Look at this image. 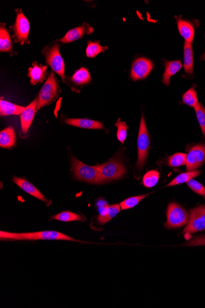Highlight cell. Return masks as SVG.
Instances as JSON below:
<instances>
[{"label": "cell", "instance_id": "obj_1", "mask_svg": "<svg viewBox=\"0 0 205 308\" xmlns=\"http://www.w3.org/2000/svg\"><path fill=\"white\" fill-rule=\"evenodd\" d=\"M1 240H58L74 241L78 242H84L75 240L66 234L56 231H42L34 232H0Z\"/></svg>", "mask_w": 205, "mask_h": 308}, {"label": "cell", "instance_id": "obj_2", "mask_svg": "<svg viewBox=\"0 0 205 308\" xmlns=\"http://www.w3.org/2000/svg\"><path fill=\"white\" fill-rule=\"evenodd\" d=\"M72 171L78 180L92 184H104L107 181L102 178L96 166H90L72 156Z\"/></svg>", "mask_w": 205, "mask_h": 308}, {"label": "cell", "instance_id": "obj_3", "mask_svg": "<svg viewBox=\"0 0 205 308\" xmlns=\"http://www.w3.org/2000/svg\"><path fill=\"white\" fill-rule=\"evenodd\" d=\"M60 90L58 81L51 72L39 93L36 112L42 107L50 106L58 98Z\"/></svg>", "mask_w": 205, "mask_h": 308}, {"label": "cell", "instance_id": "obj_4", "mask_svg": "<svg viewBox=\"0 0 205 308\" xmlns=\"http://www.w3.org/2000/svg\"><path fill=\"white\" fill-rule=\"evenodd\" d=\"M137 144L138 160L136 168L138 170H142L146 162L150 146L149 133H148L144 114H142L141 122H140Z\"/></svg>", "mask_w": 205, "mask_h": 308}, {"label": "cell", "instance_id": "obj_5", "mask_svg": "<svg viewBox=\"0 0 205 308\" xmlns=\"http://www.w3.org/2000/svg\"><path fill=\"white\" fill-rule=\"evenodd\" d=\"M60 44H53L50 46L42 50L46 62L54 72L62 78L63 82H66V77L64 74V63L60 53Z\"/></svg>", "mask_w": 205, "mask_h": 308}, {"label": "cell", "instance_id": "obj_6", "mask_svg": "<svg viewBox=\"0 0 205 308\" xmlns=\"http://www.w3.org/2000/svg\"><path fill=\"white\" fill-rule=\"evenodd\" d=\"M102 178L108 182L118 180L126 175V170L120 159L113 158L104 164L96 165Z\"/></svg>", "mask_w": 205, "mask_h": 308}, {"label": "cell", "instance_id": "obj_7", "mask_svg": "<svg viewBox=\"0 0 205 308\" xmlns=\"http://www.w3.org/2000/svg\"><path fill=\"white\" fill-rule=\"evenodd\" d=\"M167 221L164 226L167 229L178 228L188 223L190 215L184 208L176 203H171L166 212Z\"/></svg>", "mask_w": 205, "mask_h": 308}, {"label": "cell", "instance_id": "obj_8", "mask_svg": "<svg viewBox=\"0 0 205 308\" xmlns=\"http://www.w3.org/2000/svg\"><path fill=\"white\" fill-rule=\"evenodd\" d=\"M16 13L17 17L16 22L10 26V28L14 32L16 42H20L21 45L29 44V21L21 10H16Z\"/></svg>", "mask_w": 205, "mask_h": 308}, {"label": "cell", "instance_id": "obj_9", "mask_svg": "<svg viewBox=\"0 0 205 308\" xmlns=\"http://www.w3.org/2000/svg\"><path fill=\"white\" fill-rule=\"evenodd\" d=\"M205 231V206H198L190 210V219L183 233L194 234Z\"/></svg>", "mask_w": 205, "mask_h": 308}, {"label": "cell", "instance_id": "obj_10", "mask_svg": "<svg viewBox=\"0 0 205 308\" xmlns=\"http://www.w3.org/2000/svg\"><path fill=\"white\" fill-rule=\"evenodd\" d=\"M205 162V144H198L191 147L186 158L188 172L195 170Z\"/></svg>", "mask_w": 205, "mask_h": 308}, {"label": "cell", "instance_id": "obj_11", "mask_svg": "<svg viewBox=\"0 0 205 308\" xmlns=\"http://www.w3.org/2000/svg\"><path fill=\"white\" fill-rule=\"evenodd\" d=\"M152 62L147 58H137L132 64L131 78L134 81L146 78L153 69Z\"/></svg>", "mask_w": 205, "mask_h": 308}, {"label": "cell", "instance_id": "obj_12", "mask_svg": "<svg viewBox=\"0 0 205 308\" xmlns=\"http://www.w3.org/2000/svg\"><path fill=\"white\" fill-rule=\"evenodd\" d=\"M94 32V28L88 24L83 23L82 25L78 28L72 29L67 32L66 36L62 38L60 42L63 44H69L76 40H80L85 34H88Z\"/></svg>", "mask_w": 205, "mask_h": 308}, {"label": "cell", "instance_id": "obj_13", "mask_svg": "<svg viewBox=\"0 0 205 308\" xmlns=\"http://www.w3.org/2000/svg\"><path fill=\"white\" fill-rule=\"evenodd\" d=\"M38 105V99L34 100L26 107L24 112L20 114V122L22 132L26 134L34 119L35 114L36 112Z\"/></svg>", "mask_w": 205, "mask_h": 308}, {"label": "cell", "instance_id": "obj_14", "mask_svg": "<svg viewBox=\"0 0 205 308\" xmlns=\"http://www.w3.org/2000/svg\"><path fill=\"white\" fill-rule=\"evenodd\" d=\"M48 66H42L37 62L32 64V68H30L28 70V76L30 78V82L32 85H36L38 83L42 82L48 76Z\"/></svg>", "mask_w": 205, "mask_h": 308}, {"label": "cell", "instance_id": "obj_15", "mask_svg": "<svg viewBox=\"0 0 205 308\" xmlns=\"http://www.w3.org/2000/svg\"><path fill=\"white\" fill-rule=\"evenodd\" d=\"M12 181L17 184L18 187L26 192V194L33 196L34 197L37 198L42 202H44L48 204V200L44 197L38 189H37L33 184L30 182L26 180L25 178H16L14 176L12 179Z\"/></svg>", "mask_w": 205, "mask_h": 308}, {"label": "cell", "instance_id": "obj_16", "mask_svg": "<svg viewBox=\"0 0 205 308\" xmlns=\"http://www.w3.org/2000/svg\"><path fill=\"white\" fill-rule=\"evenodd\" d=\"M66 124L78 128H88V130H102L104 124L96 120L88 119L66 118Z\"/></svg>", "mask_w": 205, "mask_h": 308}, {"label": "cell", "instance_id": "obj_17", "mask_svg": "<svg viewBox=\"0 0 205 308\" xmlns=\"http://www.w3.org/2000/svg\"><path fill=\"white\" fill-rule=\"evenodd\" d=\"M177 26L180 34L185 40V42L192 44L195 36V29L192 24L182 18H178Z\"/></svg>", "mask_w": 205, "mask_h": 308}, {"label": "cell", "instance_id": "obj_18", "mask_svg": "<svg viewBox=\"0 0 205 308\" xmlns=\"http://www.w3.org/2000/svg\"><path fill=\"white\" fill-rule=\"evenodd\" d=\"M164 70L163 78L162 81L164 84L169 86L170 84L171 77L174 76L182 69V65L180 60H166L164 62Z\"/></svg>", "mask_w": 205, "mask_h": 308}, {"label": "cell", "instance_id": "obj_19", "mask_svg": "<svg viewBox=\"0 0 205 308\" xmlns=\"http://www.w3.org/2000/svg\"><path fill=\"white\" fill-rule=\"evenodd\" d=\"M16 142V136L14 128L8 127L0 132V146L2 148H12Z\"/></svg>", "mask_w": 205, "mask_h": 308}, {"label": "cell", "instance_id": "obj_20", "mask_svg": "<svg viewBox=\"0 0 205 308\" xmlns=\"http://www.w3.org/2000/svg\"><path fill=\"white\" fill-rule=\"evenodd\" d=\"M184 66L185 73L188 76H192L194 74V54L192 44L184 42Z\"/></svg>", "mask_w": 205, "mask_h": 308}, {"label": "cell", "instance_id": "obj_21", "mask_svg": "<svg viewBox=\"0 0 205 308\" xmlns=\"http://www.w3.org/2000/svg\"><path fill=\"white\" fill-rule=\"evenodd\" d=\"M25 109V107L15 105L6 100L0 101V114L2 116L21 114Z\"/></svg>", "mask_w": 205, "mask_h": 308}, {"label": "cell", "instance_id": "obj_22", "mask_svg": "<svg viewBox=\"0 0 205 308\" xmlns=\"http://www.w3.org/2000/svg\"><path fill=\"white\" fill-rule=\"evenodd\" d=\"M0 50L1 52H13V45L10 38V32L4 24H1L0 28Z\"/></svg>", "mask_w": 205, "mask_h": 308}, {"label": "cell", "instance_id": "obj_23", "mask_svg": "<svg viewBox=\"0 0 205 308\" xmlns=\"http://www.w3.org/2000/svg\"><path fill=\"white\" fill-rule=\"evenodd\" d=\"M70 80L75 85L82 86L90 82L91 76L88 70L82 68L76 72Z\"/></svg>", "mask_w": 205, "mask_h": 308}, {"label": "cell", "instance_id": "obj_24", "mask_svg": "<svg viewBox=\"0 0 205 308\" xmlns=\"http://www.w3.org/2000/svg\"><path fill=\"white\" fill-rule=\"evenodd\" d=\"M52 218L63 222H71L74 221L84 222L86 220L84 216L80 214L72 212L70 211H64L53 216Z\"/></svg>", "mask_w": 205, "mask_h": 308}, {"label": "cell", "instance_id": "obj_25", "mask_svg": "<svg viewBox=\"0 0 205 308\" xmlns=\"http://www.w3.org/2000/svg\"><path fill=\"white\" fill-rule=\"evenodd\" d=\"M200 173V171L198 170L182 173L176 176L174 180L170 182V183L167 184L166 186H178V184L187 183V182L190 181V179L198 176Z\"/></svg>", "mask_w": 205, "mask_h": 308}, {"label": "cell", "instance_id": "obj_26", "mask_svg": "<svg viewBox=\"0 0 205 308\" xmlns=\"http://www.w3.org/2000/svg\"><path fill=\"white\" fill-rule=\"evenodd\" d=\"M108 50V47L102 46V45L100 44L98 42L89 41L87 48H86V55H87L88 58H94L99 54L104 52L105 50Z\"/></svg>", "mask_w": 205, "mask_h": 308}, {"label": "cell", "instance_id": "obj_27", "mask_svg": "<svg viewBox=\"0 0 205 308\" xmlns=\"http://www.w3.org/2000/svg\"><path fill=\"white\" fill-rule=\"evenodd\" d=\"M196 87V86L194 85L187 92H186L182 96L183 103L188 106L194 107V108H195L199 104Z\"/></svg>", "mask_w": 205, "mask_h": 308}, {"label": "cell", "instance_id": "obj_28", "mask_svg": "<svg viewBox=\"0 0 205 308\" xmlns=\"http://www.w3.org/2000/svg\"><path fill=\"white\" fill-rule=\"evenodd\" d=\"M120 204H116L109 206L108 212L106 215L104 216H97L96 220L99 224H104L114 218L115 216H116L120 213Z\"/></svg>", "mask_w": 205, "mask_h": 308}, {"label": "cell", "instance_id": "obj_29", "mask_svg": "<svg viewBox=\"0 0 205 308\" xmlns=\"http://www.w3.org/2000/svg\"><path fill=\"white\" fill-rule=\"evenodd\" d=\"M159 172L157 170H150L145 174L142 183L146 188L154 186L159 180Z\"/></svg>", "mask_w": 205, "mask_h": 308}, {"label": "cell", "instance_id": "obj_30", "mask_svg": "<svg viewBox=\"0 0 205 308\" xmlns=\"http://www.w3.org/2000/svg\"><path fill=\"white\" fill-rule=\"evenodd\" d=\"M149 194L136 196L129 198L128 199L123 200L122 202L120 203L121 210H129V208L136 207V205L138 204L142 200H144Z\"/></svg>", "mask_w": 205, "mask_h": 308}, {"label": "cell", "instance_id": "obj_31", "mask_svg": "<svg viewBox=\"0 0 205 308\" xmlns=\"http://www.w3.org/2000/svg\"><path fill=\"white\" fill-rule=\"evenodd\" d=\"M187 154L182 152H178L168 158V165L172 168H178L186 164Z\"/></svg>", "mask_w": 205, "mask_h": 308}, {"label": "cell", "instance_id": "obj_32", "mask_svg": "<svg viewBox=\"0 0 205 308\" xmlns=\"http://www.w3.org/2000/svg\"><path fill=\"white\" fill-rule=\"evenodd\" d=\"M115 126L118 128L117 138L118 140H120V143L124 144L126 136H128V126L125 122H122L120 118L118 119Z\"/></svg>", "mask_w": 205, "mask_h": 308}, {"label": "cell", "instance_id": "obj_33", "mask_svg": "<svg viewBox=\"0 0 205 308\" xmlns=\"http://www.w3.org/2000/svg\"><path fill=\"white\" fill-rule=\"evenodd\" d=\"M196 118L204 136H205V108L201 104H198L195 108Z\"/></svg>", "mask_w": 205, "mask_h": 308}, {"label": "cell", "instance_id": "obj_34", "mask_svg": "<svg viewBox=\"0 0 205 308\" xmlns=\"http://www.w3.org/2000/svg\"><path fill=\"white\" fill-rule=\"evenodd\" d=\"M187 184L194 192L205 198V188L200 183L192 178L187 182Z\"/></svg>", "mask_w": 205, "mask_h": 308}, {"label": "cell", "instance_id": "obj_35", "mask_svg": "<svg viewBox=\"0 0 205 308\" xmlns=\"http://www.w3.org/2000/svg\"><path fill=\"white\" fill-rule=\"evenodd\" d=\"M186 246H205V235L198 236L193 238L190 240L188 241L184 244Z\"/></svg>", "mask_w": 205, "mask_h": 308}, {"label": "cell", "instance_id": "obj_36", "mask_svg": "<svg viewBox=\"0 0 205 308\" xmlns=\"http://www.w3.org/2000/svg\"><path fill=\"white\" fill-rule=\"evenodd\" d=\"M96 207L98 208L100 207H102V206L108 205V202H105V200H98V202H96Z\"/></svg>", "mask_w": 205, "mask_h": 308}, {"label": "cell", "instance_id": "obj_37", "mask_svg": "<svg viewBox=\"0 0 205 308\" xmlns=\"http://www.w3.org/2000/svg\"><path fill=\"white\" fill-rule=\"evenodd\" d=\"M202 60H205V54L203 56H202Z\"/></svg>", "mask_w": 205, "mask_h": 308}, {"label": "cell", "instance_id": "obj_38", "mask_svg": "<svg viewBox=\"0 0 205 308\" xmlns=\"http://www.w3.org/2000/svg\"><path fill=\"white\" fill-rule=\"evenodd\" d=\"M205 54V53H204Z\"/></svg>", "mask_w": 205, "mask_h": 308}]
</instances>
